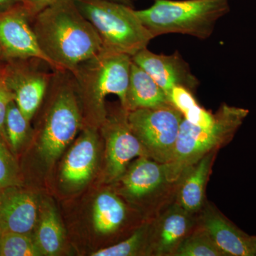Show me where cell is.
<instances>
[{"mask_svg":"<svg viewBox=\"0 0 256 256\" xmlns=\"http://www.w3.org/2000/svg\"><path fill=\"white\" fill-rule=\"evenodd\" d=\"M0 191H1V190H0Z\"/></svg>","mask_w":256,"mask_h":256,"instance_id":"33","label":"cell"},{"mask_svg":"<svg viewBox=\"0 0 256 256\" xmlns=\"http://www.w3.org/2000/svg\"><path fill=\"white\" fill-rule=\"evenodd\" d=\"M38 201L32 192L20 186L0 191V229L2 233L31 234L38 222Z\"/></svg>","mask_w":256,"mask_h":256,"instance_id":"12","label":"cell"},{"mask_svg":"<svg viewBox=\"0 0 256 256\" xmlns=\"http://www.w3.org/2000/svg\"><path fill=\"white\" fill-rule=\"evenodd\" d=\"M41 252L31 234L2 233L0 256H38Z\"/></svg>","mask_w":256,"mask_h":256,"instance_id":"23","label":"cell"},{"mask_svg":"<svg viewBox=\"0 0 256 256\" xmlns=\"http://www.w3.org/2000/svg\"><path fill=\"white\" fill-rule=\"evenodd\" d=\"M104 122L107 141L108 178L110 181H118L133 159L137 156L150 158V154L131 130L128 122V111L122 106L119 114L108 119L106 118Z\"/></svg>","mask_w":256,"mask_h":256,"instance_id":"10","label":"cell"},{"mask_svg":"<svg viewBox=\"0 0 256 256\" xmlns=\"http://www.w3.org/2000/svg\"><path fill=\"white\" fill-rule=\"evenodd\" d=\"M36 224L34 240L42 256L58 255L64 244V230L58 216L53 207H43Z\"/></svg>","mask_w":256,"mask_h":256,"instance_id":"19","label":"cell"},{"mask_svg":"<svg viewBox=\"0 0 256 256\" xmlns=\"http://www.w3.org/2000/svg\"><path fill=\"white\" fill-rule=\"evenodd\" d=\"M150 226L142 227L130 238L112 246L100 249L92 254V256H132L138 255L144 246Z\"/></svg>","mask_w":256,"mask_h":256,"instance_id":"25","label":"cell"},{"mask_svg":"<svg viewBox=\"0 0 256 256\" xmlns=\"http://www.w3.org/2000/svg\"><path fill=\"white\" fill-rule=\"evenodd\" d=\"M54 70L44 60L32 58L5 62V79L24 116L31 121L44 100Z\"/></svg>","mask_w":256,"mask_h":256,"instance_id":"8","label":"cell"},{"mask_svg":"<svg viewBox=\"0 0 256 256\" xmlns=\"http://www.w3.org/2000/svg\"><path fill=\"white\" fill-rule=\"evenodd\" d=\"M175 256H224L220 248L204 229L192 232L182 242Z\"/></svg>","mask_w":256,"mask_h":256,"instance_id":"22","label":"cell"},{"mask_svg":"<svg viewBox=\"0 0 256 256\" xmlns=\"http://www.w3.org/2000/svg\"><path fill=\"white\" fill-rule=\"evenodd\" d=\"M120 180L128 196L138 200L160 193L170 184L165 164L148 156L134 162Z\"/></svg>","mask_w":256,"mask_h":256,"instance_id":"15","label":"cell"},{"mask_svg":"<svg viewBox=\"0 0 256 256\" xmlns=\"http://www.w3.org/2000/svg\"><path fill=\"white\" fill-rule=\"evenodd\" d=\"M216 151L212 152L194 164L181 178L178 204L191 214L204 205L206 186Z\"/></svg>","mask_w":256,"mask_h":256,"instance_id":"17","label":"cell"},{"mask_svg":"<svg viewBox=\"0 0 256 256\" xmlns=\"http://www.w3.org/2000/svg\"><path fill=\"white\" fill-rule=\"evenodd\" d=\"M229 12V0H156L150 8L136 13L154 38L181 34L204 40Z\"/></svg>","mask_w":256,"mask_h":256,"instance_id":"4","label":"cell"},{"mask_svg":"<svg viewBox=\"0 0 256 256\" xmlns=\"http://www.w3.org/2000/svg\"><path fill=\"white\" fill-rule=\"evenodd\" d=\"M32 22L31 14L22 3L0 11V60L40 58L54 69L38 46Z\"/></svg>","mask_w":256,"mask_h":256,"instance_id":"9","label":"cell"},{"mask_svg":"<svg viewBox=\"0 0 256 256\" xmlns=\"http://www.w3.org/2000/svg\"><path fill=\"white\" fill-rule=\"evenodd\" d=\"M38 46L55 70L72 73L102 52V42L74 0H56L33 18Z\"/></svg>","mask_w":256,"mask_h":256,"instance_id":"1","label":"cell"},{"mask_svg":"<svg viewBox=\"0 0 256 256\" xmlns=\"http://www.w3.org/2000/svg\"><path fill=\"white\" fill-rule=\"evenodd\" d=\"M182 114L170 105L128 112L131 130L146 148L151 159L168 164L174 154Z\"/></svg>","mask_w":256,"mask_h":256,"instance_id":"7","label":"cell"},{"mask_svg":"<svg viewBox=\"0 0 256 256\" xmlns=\"http://www.w3.org/2000/svg\"><path fill=\"white\" fill-rule=\"evenodd\" d=\"M18 3H22L21 0H0V11L12 8Z\"/></svg>","mask_w":256,"mask_h":256,"instance_id":"29","label":"cell"},{"mask_svg":"<svg viewBox=\"0 0 256 256\" xmlns=\"http://www.w3.org/2000/svg\"><path fill=\"white\" fill-rule=\"evenodd\" d=\"M170 102L182 114L183 116L198 105L193 92L186 88L175 87L168 95Z\"/></svg>","mask_w":256,"mask_h":256,"instance_id":"26","label":"cell"},{"mask_svg":"<svg viewBox=\"0 0 256 256\" xmlns=\"http://www.w3.org/2000/svg\"><path fill=\"white\" fill-rule=\"evenodd\" d=\"M132 60L156 80L168 96L175 87L186 88L193 92L200 85L178 52L170 56L156 54L146 48L132 56Z\"/></svg>","mask_w":256,"mask_h":256,"instance_id":"11","label":"cell"},{"mask_svg":"<svg viewBox=\"0 0 256 256\" xmlns=\"http://www.w3.org/2000/svg\"><path fill=\"white\" fill-rule=\"evenodd\" d=\"M102 42L104 50L132 57L154 38L131 6L110 0H74Z\"/></svg>","mask_w":256,"mask_h":256,"instance_id":"5","label":"cell"},{"mask_svg":"<svg viewBox=\"0 0 256 256\" xmlns=\"http://www.w3.org/2000/svg\"><path fill=\"white\" fill-rule=\"evenodd\" d=\"M30 122L18 108L14 100L10 102L5 120V138L14 154L20 152L32 134Z\"/></svg>","mask_w":256,"mask_h":256,"instance_id":"21","label":"cell"},{"mask_svg":"<svg viewBox=\"0 0 256 256\" xmlns=\"http://www.w3.org/2000/svg\"></svg>","mask_w":256,"mask_h":256,"instance_id":"34","label":"cell"},{"mask_svg":"<svg viewBox=\"0 0 256 256\" xmlns=\"http://www.w3.org/2000/svg\"><path fill=\"white\" fill-rule=\"evenodd\" d=\"M126 217V206L117 195L106 192L96 198L94 206V224L98 233L110 234L117 232Z\"/></svg>","mask_w":256,"mask_h":256,"instance_id":"20","label":"cell"},{"mask_svg":"<svg viewBox=\"0 0 256 256\" xmlns=\"http://www.w3.org/2000/svg\"><path fill=\"white\" fill-rule=\"evenodd\" d=\"M4 70L0 73V137L5 138V120L10 102L14 100V96L8 87L5 79Z\"/></svg>","mask_w":256,"mask_h":256,"instance_id":"27","label":"cell"},{"mask_svg":"<svg viewBox=\"0 0 256 256\" xmlns=\"http://www.w3.org/2000/svg\"><path fill=\"white\" fill-rule=\"evenodd\" d=\"M6 144L4 138L0 137V190L21 185L18 162Z\"/></svg>","mask_w":256,"mask_h":256,"instance_id":"24","label":"cell"},{"mask_svg":"<svg viewBox=\"0 0 256 256\" xmlns=\"http://www.w3.org/2000/svg\"><path fill=\"white\" fill-rule=\"evenodd\" d=\"M249 114V110L223 104L215 114L214 124L202 128L184 118L174 154L166 166L170 184L180 181L194 164L206 154L228 144Z\"/></svg>","mask_w":256,"mask_h":256,"instance_id":"3","label":"cell"},{"mask_svg":"<svg viewBox=\"0 0 256 256\" xmlns=\"http://www.w3.org/2000/svg\"><path fill=\"white\" fill-rule=\"evenodd\" d=\"M201 227L210 234L224 256H255L252 236L239 229L222 214L213 208L204 212Z\"/></svg>","mask_w":256,"mask_h":256,"instance_id":"13","label":"cell"},{"mask_svg":"<svg viewBox=\"0 0 256 256\" xmlns=\"http://www.w3.org/2000/svg\"><path fill=\"white\" fill-rule=\"evenodd\" d=\"M98 144V140L94 128H86L64 161L62 172L64 182L79 186L90 180L97 163Z\"/></svg>","mask_w":256,"mask_h":256,"instance_id":"14","label":"cell"},{"mask_svg":"<svg viewBox=\"0 0 256 256\" xmlns=\"http://www.w3.org/2000/svg\"><path fill=\"white\" fill-rule=\"evenodd\" d=\"M5 66V62H2L0 60V73L4 70Z\"/></svg>","mask_w":256,"mask_h":256,"instance_id":"31","label":"cell"},{"mask_svg":"<svg viewBox=\"0 0 256 256\" xmlns=\"http://www.w3.org/2000/svg\"><path fill=\"white\" fill-rule=\"evenodd\" d=\"M55 1L56 0H21V2L28 10L33 20L36 15Z\"/></svg>","mask_w":256,"mask_h":256,"instance_id":"28","label":"cell"},{"mask_svg":"<svg viewBox=\"0 0 256 256\" xmlns=\"http://www.w3.org/2000/svg\"><path fill=\"white\" fill-rule=\"evenodd\" d=\"M132 64L129 55L102 50L72 72L79 102L89 118L97 124L105 121V100L110 95L118 96L126 110Z\"/></svg>","mask_w":256,"mask_h":256,"instance_id":"2","label":"cell"},{"mask_svg":"<svg viewBox=\"0 0 256 256\" xmlns=\"http://www.w3.org/2000/svg\"><path fill=\"white\" fill-rule=\"evenodd\" d=\"M191 214L178 203L160 218L152 244V252L159 256H174L182 242L192 233L194 226Z\"/></svg>","mask_w":256,"mask_h":256,"instance_id":"16","label":"cell"},{"mask_svg":"<svg viewBox=\"0 0 256 256\" xmlns=\"http://www.w3.org/2000/svg\"><path fill=\"white\" fill-rule=\"evenodd\" d=\"M1 237H2V230H1V229H0V240H1Z\"/></svg>","mask_w":256,"mask_h":256,"instance_id":"32","label":"cell"},{"mask_svg":"<svg viewBox=\"0 0 256 256\" xmlns=\"http://www.w3.org/2000/svg\"><path fill=\"white\" fill-rule=\"evenodd\" d=\"M168 96L146 70L132 62L126 110L156 108L170 105Z\"/></svg>","mask_w":256,"mask_h":256,"instance_id":"18","label":"cell"},{"mask_svg":"<svg viewBox=\"0 0 256 256\" xmlns=\"http://www.w3.org/2000/svg\"><path fill=\"white\" fill-rule=\"evenodd\" d=\"M48 94L50 104L44 119L40 144L42 156L52 163L60 158L74 140L84 118L70 72L54 70Z\"/></svg>","mask_w":256,"mask_h":256,"instance_id":"6","label":"cell"},{"mask_svg":"<svg viewBox=\"0 0 256 256\" xmlns=\"http://www.w3.org/2000/svg\"><path fill=\"white\" fill-rule=\"evenodd\" d=\"M114 2L120 3V4L127 5V6L132 8V0H110Z\"/></svg>","mask_w":256,"mask_h":256,"instance_id":"30","label":"cell"}]
</instances>
